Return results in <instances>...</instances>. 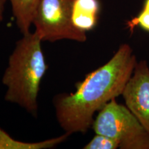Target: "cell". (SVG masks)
<instances>
[{
    "label": "cell",
    "instance_id": "1",
    "mask_svg": "<svg viewBox=\"0 0 149 149\" xmlns=\"http://www.w3.org/2000/svg\"><path fill=\"white\" fill-rule=\"evenodd\" d=\"M137 62L131 46L121 44L109 61L77 84L74 93L55 97L56 117L65 133H86L95 113L122 95Z\"/></svg>",
    "mask_w": 149,
    "mask_h": 149
},
{
    "label": "cell",
    "instance_id": "2",
    "mask_svg": "<svg viewBox=\"0 0 149 149\" xmlns=\"http://www.w3.org/2000/svg\"><path fill=\"white\" fill-rule=\"evenodd\" d=\"M36 33L29 32L16 42L2 77L6 87L4 100L16 104L36 117L40 84L48 69Z\"/></svg>",
    "mask_w": 149,
    "mask_h": 149
},
{
    "label": "cell",
    "instance_id": "3",
    "mask_svg": "<svg viewBox=\"0 0 149 149\" xmlns=\"http://www.w3.org/2000/svg\"><path fill=\"white\" fill-rule=\"evenodd\" d=\"M95 134L116 140L120 149H149V133L130 110L115 99L99 111L93 121Z\"/></svg>",
    "mask_w": 149,
    "mask_h": 149
},
{
    "label": "cell",
    "instance_id": "4",
    "mask_svg": "<svg viewBox=\"0 0 149 149\" xmlns=\"http://www.w3.org/2000/svg\"><path fill=\"white\" fill-rule=\"evenodd\" d=\"M72 0H40L33 24L42 42L87 40L86 33L79 31L72 21Z\"/></svg>",
    "mask_w": 149,
    "mask_h": 149
},
{
    "label": "cell",
    "instance_id": "5",
    "mask_svg": "<svg viewBox=\"0 0 149 149\" xmlns=\"http://www.w3.org/2000/svg\"><path fill=\"white\" fill-rule=\"evenodd\" d=\"M122 96L126 107L149 133V65L137 61Z\"/></svg>",
    "mask_w": 149,
    "mask_h": 149
},
{
    "label": "cell",
    "instance_id": "6",
    "mask_svg": "<svg viewBox=\"0 0 149 149\" xmlns=\"http://www.w3.org/2000/svg\"><path fill=\"white\" fill-rule=\"evenodd\" d=\"M98 0H72V21L79 31L86 33L94 29L98 19Z\"/></svg>",
    "mask_w": 149,
    "mask_h": 149
},
{
    "label": "cell",
    "instance_id": "7",
    "mask_svg": "<svg viewBox=\"0 0 149 149\" xmlns=\"http://www.w3.org/2000/svg\"><path fill=\"white\" fill-rule=\"evenodd\" d=\"M17 26L22 34L30 32L40 0H10Z\"/></svg>",
    "mask_w": 149,
    "mask_h": 149
},
{
    "label": "cell",
    "instance_id": "8",
    "mask_svg": "<svg viewBox=\"0 0 149 149\" xmlns=\"http://www.w3.org/2000/svg\"><path fill=\"white\" fill-rule=\"evenodd\" d=\"M69 133H65L59 137L38 142H25L13 139L0 128V149H47L53 148L66 141Z\"/></svg>",
    "mask_w": 149,
    "mask_h": 149
},
{
    "label": "cell",
    "instance_id": "9",
    "mask_svg": "<svg viewBox=\"0 0 149 149\" xmlns=\"http://www.w3.org/2000/svg\"><path fill=\"white\" fill-rule=\"evenodd\" d=\"M118 142L106 135L96 134L93 138L84 147V149H117Z\"/></svg>",
    "mask_w": 149,
    "mask_h": 149
},
{
    "label": "cell",
    "instance_id": "10",
    "mask_svg": "<svg viewBox=\"0 0 149 149\" xmlns=\"http://www.w3.org/2000/svg\"><path fill=\"white\" fill-rule=\"evenodd\" d=\"M128 29L130 32L133 33L135 27L139 26L145 31L149 32V10L148 9L143 8L139 14L135 17L126 22Z\"/></svg>",
    "mask_w": 149,
    "mask_h": 149
},
{
    "label": "cell",
    "instance_id": "11",
    "mask_svg": "<svg viewBox=\"0 0 149 149\" xmlns=\"http://www.w3.org/2000/svg\"><path fill=\"white\" fill-rule=\"evenodd\" d=\"M6 1V0H0V22L3 19V12H4Z\"/></svg>",
    "mask_w": 149,
    "mask_h": 149
},
{
    "label": "cell",
    "instance_id": "12",
    "mask_svg": "<svg viewBox=\"0 0 149 149\" xmlns=\"http://www.w3.org/2000/svg\"><path fill=\"white\" fill-rule=\"evenodd\" d=\"M143 8L148 9L149 10V0H146V1H145V3L144 4V6H143Z\"/></svg>",
    "mask_w": 149,
    "mask_h": 149
}]
</instances>
